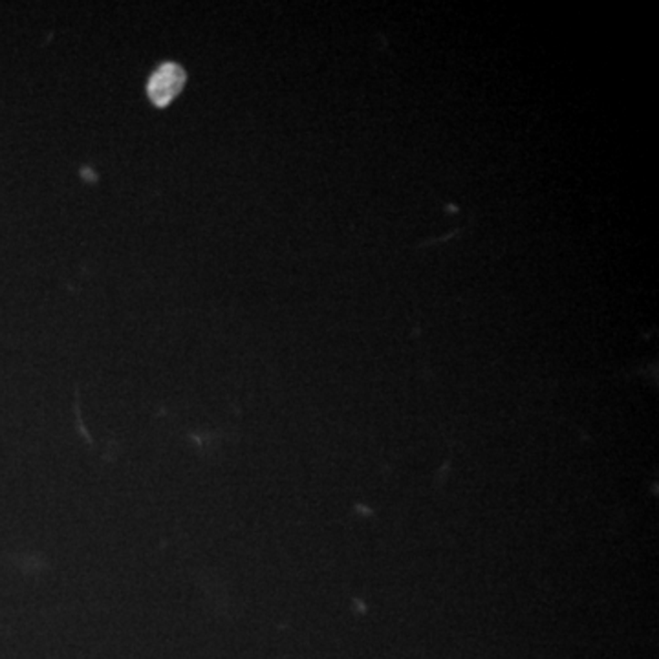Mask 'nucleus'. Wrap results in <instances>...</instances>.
Masks as SVG:
<instances>
[{"instance_id": "f257e3e1", "label": "nucleus", "mask_w": 659, "mask_h": 659, "mask_svg": "<svg viewBox=\"0 0 659 659\" xmlns=\"http://www.w3.org/2000/svg\"><path fill=\"white\" fill-rule=\"evenodd\" d=\"M185 79H187L185 70L180 65L174 63L162 65L149 79L147 85L149 99L160 109L167 107L182 92Z\"/></svg>"}]
</instances>
